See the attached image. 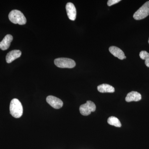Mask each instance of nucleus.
<instances>
[{"instance_id":"1","label":"nucleus","mask_w":149,"mask_h":149,"mask_svg":"<svg viewBox=\"0 0 149 149\" xmlns=\"http://www.w3.org/2000/svg\"><path fill=\"white\" fill-rule=\"evenodd\" d=\"M23 107L20 101L17 99H13L10 106L11 115L15 118H19L23 114Z\"/></svg>"},{"instance_id":"2","label":"nucleus","mask_w":149,"mask_h":149,"mask_svg":"<svg viewBox=\"0 0 149 149\" xmlns=\"http://www.w3.org/2000/svg\"><path fill=\"white\" fill-rule=\"evenodd\" d=\"M8 17L10 20L14 24L23 25L27 22V19L24 14L17 10H12L9 14Z\"/></svg>"},{"instance_id":"3","label":"nucleus","mask_w":149,"mask_h":149,"mask_svg":"<svg viewBox=\"0 0 149 149\" xmlns=\"http://www.w3.org/2000/svg\"><path fill=\"white\" fill-rule=\"evenodd\" d=\"M54 64L60 68H72L76 65L75 61L72 59L59 58L54 60Z\"/></svg>"},{"instance_id":"4","label":"nucleus","mask_w":149,"mask_h":149,"mask_svg":"<svg viewBox=\"0 0 149 149\" xmlns=\"http://www.w3.org/2000/svg\"><path fill=\"white\" fill-rule=\"evenodd\" d=\"M149 15V1L143 5L133 15V18L136 20H141Z\"/></svg>"},{"instance_id":"5","label":"nucleus","mask_w":149,"mask_h":149,"mask_svg":"<svg viewBox=\"0 0 149 149\" xmlns=\"http://www.w3.org/2000/svg\"><path fill=\"white\" fill-rule=\"evenodd\" d=\"M95 104L91 101H88L86 103L81 105L80 107V111L82 115L86 116L91 114V112L95 111Z\"/></svg>"},{"instance_id":"6","label":"nucleus","mask_w":149,"mask_h":149,"mask_svg":"<svg viewBox=\"0 0 149 149\" xmlns=\"http://www.w3.org/2000/svg\"><path fill=\"white\" fill-rule=\"evenodd\" d=\"M47 102L55 109H59L63 106V102L60 99L53 96H49L46 99Z\"/></svg>"},{"instance_id":"7","label":"nucleus","mask_w":149,"mask_h":149,"mask_svg":"<svg viewBox=\"0 0 149 149\" xmlns=\"http://www.w3.org/2000/svg\"><path fill=\"white\" fill-rule=\"evenodd\" d=\"M67 13L68 18L70 20L74 21L76 17V9L74 5L72 3H68L66 7Z\"/></svg>"},{"instance_id":"8","label":"nucleus","mask_w":149,"mask_h":149,"mask_svg":"<svg viewBox=\"0 0 149 149\" xmlns=\"http://www.w3.org/2000/svg\"><path fill=\"white\" fill-rule=\"evenodd\" d=\"M21 51L18 50H14L10 51L6 56V61L7 63H10L15 60L19 58L21 55Z\"/></svg>"},{"instance_id":"9","label":"nucleus","mask_w":149,"mask_h":149,"mask_svg":"<svg viewBox=\"0 0 149 149\" xmlns=\"http://www.w3.org/2000/svg\"><path fill=\"white\" fill-rule=\"evenodd\" d=\"M13 40V37L10 35H7L4 37L0 42V49L2 50L8 49L10 46V43Z\"/></svg>"},{"instance_id":"10","label":"nucleus","mask_w":149,"mask_h":149,"mask_svg":"<svg viewBox=\"0 0 149 149\" xmlns=\"http://www.w3.org/2000/svg\"><path fill=\"white\" fill-rule=\"evenodd\" d=\"M141 98L142 96L140 93L136 91H132L127 94L125 100L126 102H129L133 101H139L141 100Z\"/></svg>"},{"instance_id":"11","label":"nucleus","mask_w":149,"mask_h":149,"mask_svg":"<svg viewBox=\"0 0 149 149\" xmlns=\"http://www.w3.org/2000/svg\"><path fill=\"white\" fill-rule=\"evenodd\" d=\"M110 52L115 57H117L120 60H123L125 57V54L123 52L122 50L120 48L115 47V46H111L109 48Z\"/></svg>"},{"instance_id":"12","label":"nucleus","mask_w":149,"mask_h":149,"mask_svg":"<svg viewBox=\"0 0 149 149\" xmlns=\"http://www.w3.org/2000/svg\"><path fill=\"white\" fill-rule=\"evenodd\" d=\"M99 92L101 93H113L115 91L114 88L111 85L107 84H103L97 87Z\"/></svg>"},{"instance_id":"13","label":"nucleus","mask_w":149,"mask_h":149,"mask_svg":"<svg viewBox=\"0 0 149 149\" xmlns=\"http://www.w3.org/2000/svg\"><path fill=\"white\" fill-rule=\"evenodd\" d=\"M107 122L109 125H113L116 127H120L121 126V123L120 120L115 116H111L109 118Z\"/></svg>"},{"instance_id":"14","label":"nucleus","mask_w":149,"mask_h":149,"mask_svg":"<svg viewBox=\"0 0 149 149\" xmlns=\"http://www.w3.org/2000/svg\"><path fill=\"white\" fill-rule=\"evenodd\" d=\"M139 55L142 59L145 60V64L149 68V53L146 51H142L140 52Z\"/></svg>"},{"instance_id":"15","label":"nucleus","mask_w":149,"mask_h":149,"mask_svg":"<svg viewBox=\"0 0 149 149\" xmlns=\"http://www.w3.org/2000/svg\"><path fill=\"white\" fill-rule=\"evenodd\" d=\"M120 1H121L120 0H109L108 1L107 5L109 6H111L119 2Z\"/></svg>"},{"instance_id":"16","label":"nucleus","mask_w":149,"mask_h":149,"mask_svg":"<svg viewBox=\"0 0 149 149\" xmlns=\"http://www.w3.org/2000/svg\"><path fill=\"white\" fill-rule=\"evenodd\" d=\"M126 57L125 56V57H124V59H126Z\"/></svg>"},{"instance_id":"17","label":"nucleus","mask_w":149,"mask_h":149,"mask_svg":"<svg viewBox=\"0 0 149 149\" xmlns=\"http://www.w3.org/2000/svg\"><path fill=\"white\" fill-rule=\"evenodd\" d=\"M148 43H149V40H148Z\"/></svg>"}]
</instances>
